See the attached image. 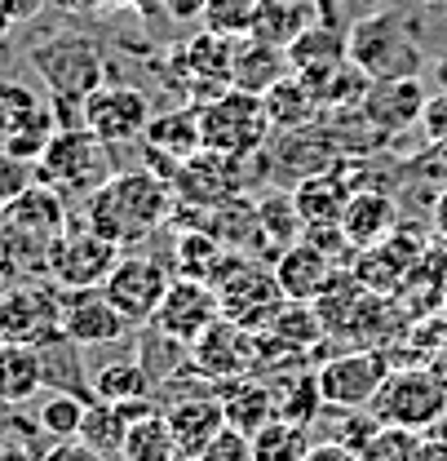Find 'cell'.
Masks as SVG:
<instances>
[{"label":"cell","instance_id":"obj_1","mask_svg":"<svg viewBox=\"0 0 447 461\" xmlns=\"http://www.w3.org/2000/svg\"><path fill=\"white\" fill-rule=\"evenodd\" d=\"M173 213V186L168 177L151 169H124L112 173L89 200H85V222L115 240L120 249L147 240L151 230Z\"/></svg>","mask_w":447,"mask_h":461},{"label":"cell","instance_id":"obj_2","mask_svg":"<svg viewBox=\"0 0 447 461\" xmlns=\"http://www.w3.org/2000/svg\"><path fill=\"white\" fill-rule=\"evenodd\" d=\"M27 58L40 71L49 98H62V103H85L89 94L107 85V54L85 32H54L49 41L31 45Z\"/></svg>","mask_w":447,"mask_h":461},{"label":"cell","instance_id":"obj_3","mask_svg":"<svg viewBox=\"0 0 447 461\" xmlns=\"http://www.w3.org/2000/svg\"><path fill=\"white\" fill-rule=\"evenodd\" d=\"M275 120L266 112V98L262 94H248V89H226L213 103L200 107V138H204V151H218L230 160H248L266 147Z\"/></svg>","mask_w":447,"mask_h":461},{"label":"cell","instance_id":"obj_4","mask_svg":"<svg viewBox=\"0 0 447 461\" xmlns=\"http://www.w3.org/2000/svg\"><path fill=\"white\" fill-rule=\"evenodd\" d=\"M112 177V147L89 129V124H71L58 129L49 147L36 160V182L54 186L62 195H94L103 182Z\"/></svg>","mask_w":447,"mask_h":461},{"label":"cell","instance_id":"obj_5","mask_svg":"<svg viewBox=\"0 0 447 461\" xmlns=\"http://www.w3.org/2000/svg\"><path fill=\"white\" fill-rule=\"evenodd\" d=\"M381 426H407V430H439L447 421V382L434 368H390L377 400L368 403Z\"/></svg>","mask_w":447,"mask_h":461},{"label":"cell","instance_id":"obj_6","mask_svg":"<svg viewBox=\"0 0 447 461\" xmlns=\"http://www.w3.org/2000/svg\"><path fill=\"white\" fill-rule=\"evenodd\" d=\"M213 288H218V302H222L226 320H235V324H244L253 333H266L275 324V315L288 306L280 280H275V267H257L244 253H230L226 258V267L218 271Z\"/></svg>","mask_w":447,"mask_h":461},{"label":"cell","instance_id":"obj_7","mask_svg":"<svg viewBox=\"0 0 447 461\" xmlns=\"http://www.w3.org/2000/svg\"><path fill=\"white\" fill-rule=\"evenodd\" d=\"M62 297L67 288L49 276H27L18 285L0 288V338L22 346H45L62 333Z\"/></svg>","mask_w":447,"mask_h":461},{"label":"cell","instance_id":"obj_8","mask_svg":"<svg viewBox=\"0 0 447 461\" xmlns=\"http://www.w3.org/2000/svg\"><path fill=\"white\" fill-rule=\"evenodd\" d=\"M350 62L359 71H368L372 80H394V76L421 71V50L394 14H372V18L354 23V32H350Z\"/></svg>","mask_w":447,"mask_h":461},{"label":"cell","instance_id":"obj_9","mask_svg":"<svg viewBox=\"0 0 447 461\" xmlns=\"http://www.w3.org/2000/svg\"><path fill=\"white\" fill-rule=\"evenodd\" d=\"M120 258H124V249L115 240H107V235H98L89 222L85 227H67V235L49 253V280L62 285L67 293L71 288H103Z\"/></svg>","mask_w":447,"mask_h":461},{"label":"cell","instance_id":"obj_10","mask_svg":"<svg viewBox=\"0 0 447 461\" xmlns=\"http://www.w3.org/2000/svg\"><path fill=\"white\" fill-rule=\"evenodd\" d=\"M315 373H319V391L328 408H368L377 400L381 382L390 377V359L377 346H350L324 359Z\"/></svg>","mask_w":447,"mask_h":461},{"label":"cell","instance_id":"obj_11","mask_svg":"<svg viewBox=\"0 0 447 461\" xmlns=\"http://www.w3.org/2000/svg\"><path fill=\"white\" fill-rule=\"evenodd\" d=\"M168 285H173V276H168V267L160 258H151V253H124V258L115 262V271L107 276L103 293L112 297L115 311H120L133 329H142V324L156 320Z\"/></svg>","mask_w":447,"mask_h":461},{"label":"cell","instance_id":"obj_12","mask_svg":"<svg viewBox=\"0 0 447 461\" xmlns=\"http://www.w3.org/2000/svg\"><path fill=\"white\" fill-rule=\"evenodd\" d=\"M266 355H262V333L235 324V320H218L204 338L191 342V368L204 373L209 382H235V377H248L253 368H262Z\"/></svg>","mask_w":447,"mask_h":461},{"label":"cell","instance_id":"obj_13","mask_svg":"<svg viewBox=\"0 0 447 461\" xmlns=\"http://www.w3.org/2000/svg\"><path fill=\"white\" fill-rule=\"evenodd\" d=\"M54 133H58L54 107H45L27 85L0 80V151L22 156V160L36 165Z\"/></svg>","mask_w":447,"mask_h":461},{"label":"cell","instance_id":"obj_14","mask_svg":"<svg viewBox=\"0 0 447 461\" xmlns=\"http://www.w3.org/2000/svg\"><path fill=\"white\" fill-rule=\"evenodd\" d=\"M151 98L133 85H103L98 94L85 98V124L107 142V147H129L138 138H147L151 129Z\"/></svg>","mask_w":447,"mask_h":461},{"label":"cell","instance_id":"obj_15","mask_svg":"<svg viewBox=\"0 0 447 461\" xmlns=\"http://www.w3.org/2000/svg\"><path fill=\"white\" fill-rule=\"evenodd\" d=\"M421 262H425V235L412 227H398V230H390L381 244L359 249V258H354L350 271L372 288V293L386 297L394 288L412 285V276L421 271Z\"/></svg>","mask_w":447,"mask_h":461},{"label":"cell","instance_id":"obj_16","mask_svg":"<svg viewBox=\"0 0 447 461\" xmlns=\"http://www.w3.org/2000/svg\"><path fill=\"white\" fill-rule=\"evenodd\" d=\"M222 320V302H218V288L209 285V280H191V276H177L173 285H168L165 302H160V311H156V329L168 333V338H177V342H195V338H204L213 324Z\"/></svg>","mask_w":447,"mask_h":461},{"label":"cell","instance_id":"obj_17","mask_svg":"<svg viewBox=\"0 0 447 461\" xmlns=\"http://www.w3.org/2000/svg\"><path fill=\"white\" fill-rule=\"evenodd\" d=\"M133 324L115 311V302L103 288H71L62 297V333L76 346H112Z\"/></svg>","mask_w":447,"mask_h":461},{"label":"cell","instance_id":"obj_18","mask_svg":"<svg viewBox=\"0 0 447 461\" xmlns=\"http://www.w3.org/2000/svg\"><path fill=\"white\" fill-rule=\"evenodd\" d=\"M425 103L430 98H425L421 76H394V80H372L359 107L377 133H403L425 115Z\"/></svg>","mask_w":447,"mask_h":461},{"label":"cell","instance_id":"obj_19","mask_svg":"<svg viewBox=\"0 0 447 461\" xmlns=\"http://www.w3.org/2000/svg\"><path fill=\"white\" fill-rule=\"evenodd\" d=\"M336 271H341V267H336L319 244H310L306 235H301L297 244H288L280 258H275V280H280L288 302H319L324 288L333 285Z\"/></svg>","mask_w":447,"mask_h":461},{"label":"cell","instance_id":"obj_20","mask_svg":"<svg viewBox=\"0 0 447 461\" xmlns=\"http://www.w3.org/2000/svg\"><path fill=\"white\" fill-rule=\"evenodd\" d=\"M288 58H292V71L306 76L319 89V98H324V85L333 80V71L350 62V36L341 27H333V23H310L288 45Z\"/></svg>","mask_w":447,"mask_h":461},{"label":"cell","instance_id":"obj_21","mask_svg":"<svg viewBox=\"0 0 447 461\" xmlns=\"http://www.w3.org/2000/svg\"><path fill=\"white\" fill-rule=\"evenodd\" d=\"M160 408H165L182 453H204L226 430V412H222V395L218 391H209V395H177V400L160 403Z\"/></svg>","mask_w":447,"mask_h":461},{"label":"cell","instance_id":"obj_22","mask_svg":"<svg viewBox=\"0 0 447 461\" xmlns=\"http://www.w3.org/2000/svg\"><path fill=\"white\" fill-rule=\"evenodd\" d=\"M292 71V58L283 45H271L262 36H239L230 50V85L248 89V94H271L283 76Z\"/></svg>","mask_w":447,"mask_h":461},{"label":"cell","instance_id":"obj_23","mask_svg":"<svg viewBox=\"0 0 447 461\" xmlns=\"http://www.w3.org/2000/svg\"><path fill=\"white\" fill-rule=\"evenodd\" d=\"M341 230L350 240V249H372L381 244L390 230H398V204L386 191H354L345 213H341Z\"/></svg>","mask_w":447,"mask_h":461},{"label":"cell","instance_id":"obj_24","mask_svg":"<svg viewBox=\"0 0 447 461\" xmlns=\"http://www.w3.org/2000/svg\"><path fill=\"white\" fill-rule=\"evenodd\" d=\"M350 195H354V191H350V182H345L341 173L315 169L297 182L292 204H297V213L306 218V227H341V213H345Z\"/></svg>","mask_w":447,"mask_h":461},{"label":"cell","instance_id":"obj_25","mask_svg":"<svg viewBox=\"0 0 447 461\" xmlns=\"http://www.w3.org/2000/svg\"><path fill=\"white\" fill-rule=\"evenodd\" d=\"M222 412L226 426L244 430V435H257L266 421H275V386L266 377H235V382H222Z\"/></svg>","mask_w":447,"mask_h":461},{"label":"cell","instance_id":"obj_26","mask_svg":"<svg viewBox=\"0 0 447 461\" xmlns=\"http://www.w3.org/2000/svg\"><path fill=\"white\" fill-rule=\"evenodd\" d=\"M36 391H45V373H40V350L22 342H0V403L18 408Z\"/></svg>","mask_w":447,"mask_h":461},{"label":"cell","instance_id":"obj_27","mask_svg":"<svg viewBox=\"0 0 447 461\" xmlns=\"http://www.w3.org/2000/svg\"><path fill=\"white\" fill-rule=\"evenodd\" d=\"M319 107H324L319 89H315L306 76H297V71H288L280 85L266 94V112H271V120H275V129H288V133L315 124Z\"/></svg>","mask_w":447,"mask_h":461},{"label":"cell","instance_id":"obj_28","mask_svg":"<svg viewBox=\"0 0 447 461\" xmlns=\"http://www.w3.org/2000/svg\"><path fill=\"white\" fill-rule=\"evenodd\" d=\"M151 156H173L177 165L191 160L195 151H204V138H200V112H165L151 120L147 129V142H142Z\"/></svg>","mask_w":447,"mask_h":461},{"label":"cell","instance_id":"obj_29","mask_svg":"<svg viewBox=\"0 0 447 461\" xmlns=\"http://www.w3.org/2000/svg\"><path fill=\"white\" fill-rule=\"evenodd\" d=\"M156 395H160V386H156V377L142 368V359H115V364L94 373V400L138 403V400H156Z\"/></svg>","mask_w":447,"mask_h":461},{"label":"cell","instance_id":"obj_30","mask_svg":"<svg viewBox=\"0 0 447 461\" xmlns=\"http://www.w3.org/2000/svg\"><path fill=\"white\" fill-rule=\"evenodd\" d=\"M40 350V373H45V391H67L80 400H94V382H85V364H80V346L71 338L36 346Z\"/></svg>","mask_w":447,"mask_h":461},{"label":"cell","instance_id":"obj_31","mask_svg":"<svg viewBox=\"0 0 447 461\" xmlns=\"http://www.w3.org/2000/svg\"><path fill=\"white\" fill-rule=\"evenodd\" d=\"M319 14L310 5H297V0H257V14H253V32L248 36H262L271 45H292Z\"/></svg>","mask_w":447,"mask_h":461},{"label":"cell","instance_id":"obj_32","mask_svg":"<svg viewBox=\"0 0 447 461\" xmlns=\"http://www.w3.org/2000/svg\"><path fill=\"white\" fill-rule=\"evenodd\" d=\"M177 453H182V448H177V435H173V426H168L165 408H156V412L129 421V435H124V448H120L124 461H173Z\"/></svg>","mask_w":447,"mask_h":461},{"label":"cell","instance_id":"obj_33","mask_svg":"<svg viewBox=\"0 0 447 461\" xmlns=\"http://www.w3.org/2000/svg\"><path fill=\"white\" fill-rule=\"evenodd\" d=\"M226 258H230V249L204 227L182 230V240H177V276H191V280H209L213 285L218 271L226 267Z\"/></svg>","mask_w":447,"mask_h":461},{"label":"cell","instance_id":"obj_34","mask_svg":"<svg viewBox=\"0 0 447 461\" xmlns=\"http://www.w3.org/2000/svg\"><path fill=\"white\" fill-rule=\"evenodd\" d=\"M275 386V417H288V421H301V426H315L324 417V391H319V373H292L283 382H271Z\"/></svg>","mask_w":447,"mask_h":461},{"label":"cell","instance_id":"obj_35","mask_svg":"<svg viewBox=\"0 0 447 461\" xmlns=\"http://www.w3.org/2000/svg\"><path fill=\"white\" fill-rule=\"evenodd\" d=\"M310 444H315L310 439V426L275 417V421H266L253 435V461H306Z\"/></svg>","mask_w":447,"mask_h":461},{"label":"cell","instance_id":"obj_36","mask_svg":"<svg viewBox=\"0 0 447 461\" xmlns=\"http://www.w3.org/2000/svg\"><path fill=\"white\" fill-rule=\"evenodd\" d=\"M301 235H306V218L297 213L292 195H266L257 204V240L253 244H275V258H280Z\"/></svg>","mask_w":447,"mask_h":461},{"label":"cell","instance_id":"obj_37","mask_svg":"<svg viewBox=\"0 0 447 461\" xmlns=\"http://www.w3.org/2000/svg\"><path fill=\"white\" fill-rule=\"evenodd\" d=\"M124 435H129V417H124V408H120V403H107V400H89L76 439H85V444L98 448L103 457H120Z\"/></svg>","mask_w":447,"mask_h":461},{"label":"cell","instance_id":"obj_38","mask_svg":"<svg viewBox=\"0 0 447 461\" xmlns=\"http://www.w3.org/2000/svg\"><path fill=\"white\" fill-rule=\"evenodd\" d=\"M85 408H89V400L54 391L49 400L40 403L36 421H40V430H45L49 439H76V435H80V421H85Z\"/></svg>","mask_w":447,"mask_h":461},{"label":"cell","instance_id":"obj_39","mask_svg":"<svg viewBox=\"0 0 447 461\" xmlns=\"http://www.w3.org/2000/svg\"><path fill=\"white\" fill-rule=\"evenodd\" d=\"M253 14H257V0H204L200 5L204 27L218 36H230V41L253 32Z\"/></svg>","mask_w":447,"mask_h":461},{"label":"cell","instance_id":"obj_40","mask_svg":"<svg viewBox=\"0 0 447 461\" xmlns=\"http://www.w3.org/2000/svg\"><path fill=\"white\" fill-rule=\"evenodd\" d=\"M363 461H416L421 457V430L407 426H381L368 444H363Z\"/></svg>","mask_w":447,"mask_h":461},{"label":"cell","instance_id":"obj_41","mask_svg":"<svg viewBox=\"0 0 447 461\" xmlns=\"http://www.w3.org/2000/svg\"><path fill=\"white\" fill-rule=\"evenodd\" d=\"M31 182H36V165H31V160L0 151V209H4V204H13Z\"/></svg>","mask_w":447,"mask_h":461},{"label":"cell","instance_id":"obj_42","mask_svg":"<svg viewBox=\"0 0 447 461\" xmlns=\"http://www.w3.org/2000/svg\"><path fill=\"white\" fill-rule=\"evenodd\" d=\"M204 461H253V435H244V430H235V426H226L222 435L200 453Z\"/></svg>","mask_w":447,"mask_h":461},{"label":"cell","instance_id":"obj_43","mask_svg":"<svg viewBox=\"0 0 447 461\" xmlns=\"http://www.w3.org/2000/svg\"><path fill=\"white\" fill-rule=\"evenodd\" d=\"M40 461H107V457L98 448H89L85 439H54Z\"/></svg>","mask_w":447,"mask_h":461},{"label":"cell","instance_id":"obj_44","mask_svg":"<svg viewBox=\"0 0 447 461\" xmlns=\"http://www.w3.org/2000/svg\"><path fill=\"white\" fill-rule=\"evenodd\" d=\"M18 280H27V271H22V262H18V253H13V244L0 235V288L18 285Z\"/></svg>","mask_w":447,"mask_h":461},{"label":"cell","instance_id":"obj_45","mask_svg":"<svg viewBox=\"0 0 447 461\" xmlns=\"http://www.w3.org/2000/svg\"><path fill=\"white\" fill-rule=\"evenodd\" d=\"M306 461H363L354 448H345V444H336V439H319V444H310V453Z\"/></svg>","mask_w":447,"mask_h":461},{"label":"cell","instance_id":"obj_46","mask_svg":"<svg viewBox=\"0 0 447 461\" xmlns=\"http://www.w3.org/2000/svg\"><path fill=\"white\" fill-rule=\"evenodd\" d=\"M416 461H447V430H425Z\"/></svg>","mask_w":447,"mask_h":461},{"label":"cell","instance_id":"obj_47","mask_svg":"<svg viewBox=\"0 0 447 461\" xmlns=\"http://www.w3.org/2000/svg\"><path fill=\"white\" fill-rule=\"evenodd\" d=\"M40 5H45V0H0V9H4L13 23H27V18H36V14H40Z\"/></svg>","mask_w":447,"mask_h":461},{"label":"cell","instance_id":"obj_48","mask_svg":"<svg viewBox=\"0 0 447 461\" xmlns=\"http://www.w3.org/2000/svg\"><path fill=\"white\" fill-rule=\"evenodd\" d=\"M434 227H439V235L447 240V191L439 195V204H434Z\"/></svg>","mask_w":447,"mask_h":461},{"label":"cell","instance_id":"obj_49","mask_svg":"<svg viewBox=\"0 0 447 461\" xmlns=\"http://www.w3.org/2000/svg\"><path fill=\"white\" fill-rule=\"evenodd\" d=\"M168 5H173V9H182V5H186V14H200V5H204V0H168Z\"/></svg>","mask_w":447,"mask_h":461},{"label":"cell","instance_id":"obj_50","mask_svg":"<svg viewBox=\"0 0 447 461\" xmlns=\"http://www.w3.org/2000/svg\"><path fill=\"white\" fill-rule=\"evenodd\" d=\"M9 27H13V18H9V14H4V9H0V41H4V36H9Z\"/></svg>","mask_w":447,"mask_h":461},{"label":"cell","instance_id":"obj_51","mask_svg":"<svg viewBox=\"0 0 447 461\" xmlns=\"http://www.w3.org/2000/svg\"><path fill=\"white\" fill-rule=\"evenodd\" d=\"M173 461H204V457H200V453H177Z\"/></svg>","mask_w":447,"mask_h":461},{"label":"cell","instance_id":"obj_52","mask_svg":"<svg viewBox=\"0 0 447 461\" xmlns=\"http://www.w3.org/2000/svg\"><path fill=\"white\" fill-rule=\"evenodd\" d=\"M412 5H443V0H412Z\"/></svg>","mask_w":447,"mask_h":461},{"label":"cell","instance_id":"obj_53","mask_svg":"<svg viewBox=\"0 0 447 461\" xmlns=\"http://www.w3.org/2000/svg\"><path fill=\"white\" fill-rule=\"evenodd\" d=\"M138 5H147V0H138Z\"/></svg>","mask_w":447,"mask_h":461},{"label":"cell","instance_id":"obj_54","mask_svg":"<svg viewBox=\"0 0 447 461\" xmlns=\"http://www.w3.org/2000/svg\"><path fill=\"white\" fill-rule=\"evenodd\" d=\"M0 342H4V338H0Z\"/></svg>","mask_w":447,"mask_h":461}]
</instances>
